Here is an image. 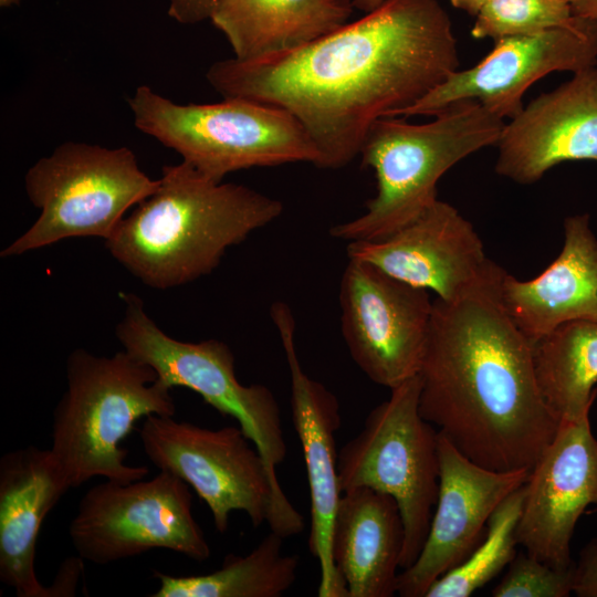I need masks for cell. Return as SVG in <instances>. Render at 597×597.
Segmentation results:
<instances>
[{
    "label": "cell",
    "mask_w": 597,
    "mask_h": 597,
    "mask_svg": "<svg viewBox=\"0 0 597 597\" xmlns=\"http://www.w3.org/2000/svg\"><path fill=\"white\" fill-rule=\"evenodd\" d=\"M438 455L436 510L417 559L398 574L397 594L401 597H425L438 578L467 559L484 538L493 512L530 475V470L481 467L439 431Z\"/></svg>",
    "instance_id": "14"
},
{
    "label": "cell",
    "mask_w": 597,
    "mask_h": 597,
    "mask_svg": "<svg viewBox=\"0 0 597 597\" xmlns=\"http://www.w3.org/2000/svg\"><path fill=\"white\" fill-rule=\"evenodd\" d=\"M423 124L384 116L369 127L362 164L375 172L376 195L359 217L329 233L347 242L384 239L420 216L437 198L439 179L473 153L496 146L505 126L474 101L457 102Z\"/></svg>",
    "instance_id": "4"
},
{
    "label": "cell",
    "mask_w": 597,
    "mask_h": 597,
    "mask_svg": "<svg viewBox=\"0 0 597 597\" xmlns=\"http://www.w3.org/2000/svg\"><path fill=\"white\" fill-rule=\"evenodd\" d=\"M78 556L97 565L164 548L201 562L210 546L192 514L189 485L160 470L129 483L106 480L86 491L69 528Z\"/></svg>",
    "instance_id": "11"
},
{
    "label": "cell",
    "mask_w": 597,
    "mask_h": 597,
    "mask_svg": "<svg viewBox=\"0 0 597 597\" xmlns=\"http://www.w3.org/2000/svg\"><path fill=\"white\" fill-rule=\"evenodd\" d=\"M457 9L463 10L469 14L476 15L480 9L488 0H450Z\"/></svg>",
    "instance_id": "31"
},
{
    "label": "cell",
    "mask_w": 597,
    "mask_h": 597,
    "mask_svg": "<svg viewBox=\"0 0 597 597\" xmlns=\"http://www.w3.org/2000/svg\"><path fill=\"white\" fill-rule=\"evenodd\" d=\"M505 272L454 301L433 300L419 410L476 464L531 471L561 420L540 391L533 345L501 302Z\"/></svg>",
    "instance_id": "2"
},
{
    "label": "cell",
    "mask_w": 597,
    "mask_h": 597,
    "mask_svg": "<svg viewBox=\"0 0 597 597\" xmlns=\"http://www.w3.org/2000/svg\"><path fill=\"white\" fill-rule=\"evenodd\" d=\"M158 185L128 147L63 143L27 171L25 192L40 216L0 254L17 256L70 238L107 240Z\"/></svg>",
    "instance_id": "7"
},
{
    "label": "cell",
    "mask_w": 597,
    "mask_h": 597,
    "mask_svg": "<svg viewBox=\"0 0 597 597\" xmlns=\"http://www.w3.org/2000/svg\"><path fill=\"white\" fill-rule=\"evenodd\" d=\"M271 320L279 333L291 379L293 426L300 439L311 498L308 548L317 559L318 597H348L332 556L333 524L342 495L335 433L341 427L339 404L322 383L302 368L295 347V321L284 302L271 305Z\"/></svg>",
    "instance_id": "17"
},
{
    "label": "cell",
    "mask_w": 597,
    "mask_h": 597,
    "mask_svg": "<svg viewBox=\"0 0 597 597\" xmlns=\"http://www.w3.org/2000/svg\"><path fill=\"white\" fill-rule=\"evenodd\" d=\"M597 65V20L575 19L538 33L495 41L476 64L457 70L442 84L396 116H432L449 105L474 101L512 119L523 109V96L536 81L553 72Z\"/></svg>",
    "instance_id": "13"
},
{
    "label": "cell",
    "mask_w": 597,
    "mask_h": 597,
    "mask_svg": "<svg viewBox=\"0 0 597 597\" xmlns=\"http://www.w3.org/2000/svg\"><path fill=\"white\" fill-rule=\"evenodd\" d=\"M496 146V174L521 185L564 161H597V66L535 97L505 123Z\"/></svg>",
    "instance_id": "18"
},
{
    "label": "cell",
    "mask_w": 597,
    "mask_h": 597,
    "mask_svg": "<svg viewBox=\"0 0 597 597\" xmlns=\"http://www.w3.org/2000/svg\"><path fill=\"white\" fill-rule=\"evenodd\" d=\"M500 298L532 345L564 323L597 321V238L589 216L564 220L563 248L541 274L521 281L505 272Z\"/></svg>",
    "instance_id": "20"
},
{
    "label": "cell",
    "mask_w": 597,
    "mask_h": 597,
    "mask_svg": "<svg viewBox=\"0 0 597 597\" xmlns=\"http://www.w3.org/2000/svg\"><path fill=\"white\" fill-rule=\"evenodd\" d=\"M575 19L564 0H488L475 15V39L528 35L570 23Z\"/></svg>",
    "instance_id": "26"
},
{
    "label": "cell",
    "mask_w": 597,
    "mask_h": 597,
    "mask_svg": "<svg viewBox=\"0 0 597 597\" xmlns=\"http://www.w3.org/2000/svg\"><path fill=\"white\" fill-rule=\"evenodd\" d=\"M573 593V566L553 567L526 551L516 553L493 597H567Z\"/></svg>",
    "instance_id": "27"
},
{
    "label": "cell",
    "mask_w": 597,
    "mask_h": 597,
    "mask_svg": "<svg viewBox=\"0 0 597 597\" xmlns=\"http://www.w3.org/2000/svg\"><path fill=\"white\" fill-rule=\"evenodd\" d=\"M573 593L578 597H597V537L582 548L573 565Z\"/></svg>",
    "instance_id": "28"
},
{
    "label": "cell",
    "mask_w": 597,
    "mask_h": 597,
    "mask_svg": "<svg viewBox=\"0 0 597 597\" xmlns=\"http://www.w3.org/2000/svg\"><path fill=\"white\" fill-rule=\"evenodd\" d=\"M284 538L271 532L244 556H226L213 573L176 577L154 570L153 597H280L294 584L298 556L283 552Z\"/></svg>",
    "instance_id": "24"
},
{
    "label": "cell",
    "mask_w": 597,
    "mask_h": 597,
    "mask_svg": "<svg viewBox=\"0 0 597 597\" xmlns=\"http://www.w3.org/2000/svg\"><path fill=\"white\" fill-rule=\"evenodd\" d=\"M125 303L116 337L124 350L148 364L169 388L185 387L197 392L239 427L258 448L276 492L286 498L275 468L286 455L280 406L264 385H242L235 375L234 355L218 339L178 341L150 318L142 298L121 293Z\"/></svg>",
    "instance_id": "10"
},
{
    "label": "cell",
    "mask_w": 597,
    "mask_h": 597,
    "mask_svg": "<svg viewBox=\"0 0 597 597\" xmlns=\"http://www.w3.org/2000/svg\"><path fill=\"white\" fill-rule=\"evenodd\" d=\"M128 105L138 130L214 181L252 167L318 161L305 128L277 106L243 98L178 104L147 85L136 88Z\"/></svg>",
    "instance_id": "6"
},
{
    "label": "cell",
    "mask_w": 597,
    "mask_h": 597,
    "mask_svg": "<svg viewBox=\"0 0 597 597\" xmlns=\"http://www.w3.org/2000/svg\"><path fill=\"white\" fill-rule=\"evenodd\" d=\"M171 388L126 350L97 356L77 348L66 359V390L53 412L51 451L71 488L92 478L129 483L148 476L125 463L122 441L137 420L175 416Z\"/></svg>",
    "instance_id": "5"
},
{
    "label": "cell",
    "mask_w": 597,
    "mask_h": 597,
    "mask_svg": "<svg viewBox=\"0 0 597 597\" xmlns=\"http://www.w3.org/2000/svg\"><path fill=\"white\" fill-rule=\"evenodd\" d=\"M575 17L597 20V0H564Z\"/></svg>",
    "instance_id": "30"
},
{
    "label": "cell",
    "mask_w": 597,
    "mask_h": 597,
    "mask_svg": "<svg viewBox=\"0 0 597 597\" xmlns=\"http://www.w3.org/2000/svg\"><path fill=\"white\" fill-rule=\"evenodd\" d=\"M20 1L21 0H0V6L2 8H9V7L18 4Z\"/></svg>",
    "instance_id": "33"
},
{
    "label": "cell",
    "mask_w": 597,
    "mask_h": 597,
    "mask_svg": "<svg viewBox=\"0 0 597 597\" xmlns=\"http://www.w3.org/2000/svg\"><path fill=\"white\" fill-rule=\"evenodd\" d=\"M283 203L250 187L214 181L181 160L105 240L145 285L168 290L210 274L228 249L276 220Z\"/></svg>",
    "instance_id": "3"
},
{
    "label": "cell",
    "mask_w": 597,
    "mask_h": 597,
    "mask_svg": "<svg viewBox=\"0 0 597 597\" xmlns=\"http://www.w3.org/2000/svg\"><path fill=\"white\" fill-rule=\"evenodd\" d=\"M516 527L519 545L556 568H570V541L588 505L597 506V439L589 413L561 421L530 471Z\"/></svg>",
    "instance_id": "16"
},
{
    "label": "cell",
    "mask_w": 597,
    "mask_h": 597,
    "mask_svg": "<svg viewBox=\"0 0 597 597\" xmlns=\"http://www.w3.org/2000/svg\"><path fill=\"white\" fill-rule=\"evenodd\" d=\"M219 0H169L168 14L179 23L195 24L211 18Z\"/></svg>",
    "instance_id": "29"
},
{
    "label": "cell",
    "mask_w": 597,
    "mask_h": 597,
    "mask_svg": "<svg viewBox=\"0 0 597 597\" xmlns=\"http://www.w3.org/2000/svg\"><path fill=\"white\" fill-rule=\"evenodd\" d=\"M338 300L345 344L371 381L391 390L419 374L433 307L427 290L349 259Z\"/></svg>",
    "instance_id": "12"
},
{
    "label": "cell",
    "mask_w": 597,
    "mask_h": 597,
    "mask_svg": "<svg viewBox=\"0 0 597 597\" xmlns=\"http://www.w3.org/2000/svg\"><path fill=\"white\" fill-rule=\"evenodd\" d=\"M139 436L148 459L206 502L219 533L227 532L232 511L244 512L254 527L266 522L283 538L303 531V516L276 492L258 448L239 426L207 429L150 415Z\"/></svg>",
    "instance_id": "8"
},
{
    "label": "cell",
    "mask_w": 597,
    "mask_h": 597,
    "mask_svg": "<svg viewBox=\"0 0 597 597\" xmlns=\"http://www.w3.org/2000/svg\"><path fill=\"white\" fill-rule=\"evenodd\" d=\"M459 63L452 22L438 0H386L291 52L217 61L206 77L223 98L291 113L317 149L316 167L337 169L360 154L375 121L422 98Z\"/></svg>",
    "instance_id": "1"
},
{
    "label": "cell",
    "mask_w": 597,
    "mask_h": 597,
    "mask_svg": "<svg viewBox=\"0 0 597 597\" xmlns=\"http://www.w3.org/2000/svg\"><path fill=\"white\" fill-rule=\"evenodd\" d=\"M419 396V375L392 388L342 448L337 463L342 492L370 488L396 501L404 524L402 569L422 549L439 489L438 431L422 418Z\"/></svg>",
    "instance_id": "9"
},
{
    "label": "cell",
    "mask_w": 597,
    "mask_h": 597,
    "mask_svg": "<svg viewBox=\"0 0 597 597\" xmlns=\"http://www.w3.org/2000/svg\"><path fill=\"white\" fill-rule=\"evenodd\" d=\"M350 4L365 13L371 12L379 8L386 0H348Z\"/></svg>",
    "instance_id": "32"
},
{
    "label": "cell",
    "mask_w": 597,
    "mask_h": 597,
    "mask_svg": "<svg viewBox=\"0 0 597 597\" xmlns=\"http://www.w3.org/2000/svg\"><path fill=\"white\" fill-rule=\"evenodd\" d=\"M540 391L561 421L590 413L597 397V321L564 323L533 344Z\"/></svg>",
    "instance_id": "23"
},
{
    "label": "cell",
    "mask_w": 597,
    "mask_h": 597,
    "mask_svg": "<svg viewBox=\"0 0 597 597\" xmlns=\"http://www.w3.org/2000/svg\"><path fill=\"white\" fill-rule=\"evenodd\" d=\"M525 489L511 493L491 515L481 543L460 565L438 578L425 597H469L492 580L516 555V527Z\"/></svg>",
    "instance_id": "25"
},
{
    "label": "cell",
    "mask_w": 597,
    "mask_h": 597,
    "mask_svg": "<svg viewBox=\"0 0 597 597\" xmlns=\"http://www.w3.org/2000/svg\"><path fill=\"white\" fill-rule=\"evenodd\" d=\"M404 547L396 501L370 488L342 492L332 532V556L348 597H391Z\"/></svg>",
    "instance_id": "21"
},
{
    "label": "cell",
    "mask_w": 597,
    "mask_h": 597,
    "mask_svg": "<svg viewBox=\"0 0 597 597\" xmlns=\"http://www.w3.org/2000/svg\"><path fill=\"white\" fill-rule=\"evenodd\" d=\"M348 0H219L211 22L234 59L252 62L308 44L348 22Z\"/></svg>",
    "instance_id": "22"
},
{
    "label": "cell",
    "mask_w": 597,
    "mask_h": 597,
    "mask_svg": "<svg viewBox=\"0 0 597 597\" xmlns=\"http://www.w3.org/2000/svg\"><path fill=\"white\" fill-rule=\"evenodd\" d=\"M346 251L348 259L368 262L446 302L463 296L502 270L486 256L472 223L439 199L390 235L348 242Z\"/></svg>",
    "instance_id": "15"
},
{
    "label": "cell",
    "mask_w": 597,
    "mask_h": 597,
    "mask_svg": "<svg viewBox=\"0 0 597 597\" xmlns=\"http://www.w3.org/2000/svg\"><path fill=\"white\" fill-rule=\"evenodd\" d=\"M71 485L51 449L28 446L0 459V579L18 597H56L34 568L44 517Z\"/></svg>",
    "instance_id": "19"
}]
</instances>
